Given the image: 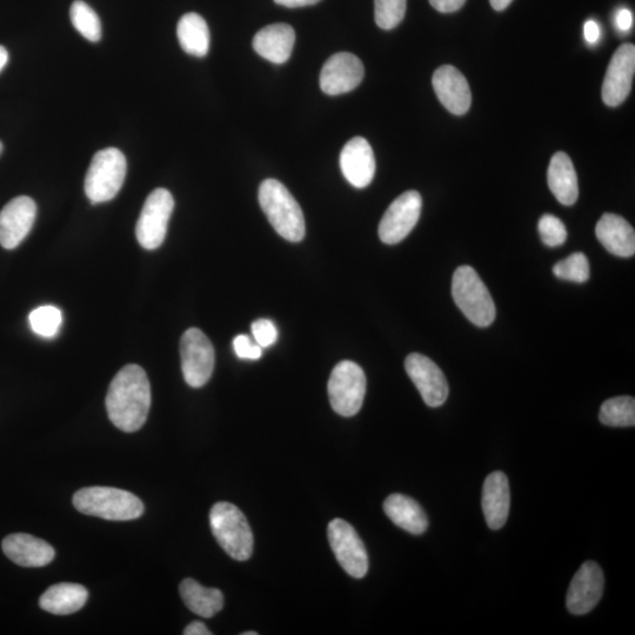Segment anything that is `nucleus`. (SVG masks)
Instances as JSON below:
<instances>
[{
  "label": "nucleus",
  "instance_id": "obj_21",
  "mask_svg": "<svg viewBox=\"0 0 635 635\" xmlns=\"http://www.w3.org/2000/svg\"><path fill=\"white\" fill-rule=\"evenodd\" d=\"M296 32L292 26L278 23L266 26L253 38V49L274 64H284L290 59Z\"/></svg>",
  "mask_w": 635,
  "mask_h": 635
},
{
  "label": "nucleus",
  "instance_id": "obj_4",
  "mask_svg": "<svg viewBox=\"0 0 635 635\" xmlns=\"http://www.w3.org/2000/svg\"><path fill=\"white\" fill-rule=\"evenodd\" d=\"M452 296L459 310L478 327L490 326L497 311L489 289L471 266H460L453 274Z\"/></svg>",
  "mask_w": 635,
  "mask_h": 635
},
{
  "label": "nucleus",
  "instance_id": "obj_35",
  "mask_svg": "<svg viewBox=\"0 0 635 635\" xmlns=\"http://www.w3.org/2000/svg\"><path fill=\"white\" fill-rule=\"evenodd\" d=\"M233 349L240 359L258 360L263 356V347H260L246 334H239L233 340Z\"/></svg>",
  "mask_w": 635,
  "mask_h": 635
},
{
  "label": "nucleus",
  "instance_id": "obj_30",
  "mask_svg": "<svg viewBox=\"0 0 635 635\" xmlns=\"http://www.w3.org/2000/svg\"><path fill=\"white\" fill-rule=\"evenodd\" d=\"M29 320L32 331L38 336L53 338L63 324V313L56 306H40L31 312Z\"/></svg>",
  "mask_w": 635,
  "mask_h": 635
},
{
  "label": "nucleus",
  "instance_id": "obj_13",
  "mask_svg": "<svg viewBox=\"0 0 635 635\" xmlns=\"http://www.w3.org/2000/svg\"><path fill=\"white\" fill-rule=\"evenodd\" d=\"M604 573L594 561L581 565L568 588L566 604L574 616H584L596 607L603 597Z\"/></svg>",
  "mask_w": 635,
  "mask_h": 635
},
{
  "label": "nucleus",
  "instance_id": "obj_11",
  "mask_svg": "<svg viewBox=\"0 0 635 635\" xmlns=\"http://www.w3.org/2000/svg\"><path fill=\"white\" fill-rule=\"evenodd\" d=\"M423 199L417 191H407L386 210L379 225L381 242L396 245L410 235L421 215Z\"/></svg>",
  "mask_w": 635,
  "mask_h": 635
},
{
  "label": "nucleus",
  "instance_id": "obj_8",
  "mask_svg": "<svg viewBox=\"0 0 635 635\" xmlns=\"http://www.w3.org/2000/svg\"><path fill=\"white\" fill-rule=\"evenodd\" d=\"M173 209L175 199L165 189H157L147 197L136 226L138 243L145 250H157L164 243Z\"/></svg>",
  "mask_w": 635,
  "mask_h": 635
},
{
  "label": "nucleus",
  "instance_id": "obj_17",
  "mask_svg": "<svg viewBox=\"0 0 635 635\" xmlns=\"http://www.w3.org/2000/svg\"><path fill=\"white\" fill-rule=\"evenodd\" d=\"M432 84L440 103L453 115L463 116L470 110L472 104L470 85L457 68L452 65L441 66L434 72Z\"/></svg>",
  "mask_w": 635,
  "mask_h": 635
},
{
  "label": "nucleus",
  "instance_id": "obj_12",
  "mask_svg": "<svg viewBox=\"0 0 635 635\" xmlns=\"http://www.w3.org/2000/svg\"><path fill=\"white\" fill-rule=\"evenodd\" d=\"M405 369L426 405L439 407L445 404L450 393L449 383L436 363L423 354L412 353L405 360Z\"/></svg>",
  "mask_w": 635,
  "mask_h": 635
},
{
  "label": "nucleus",
  "instance_id": "obj_33",
  "mask_svg": "<svg viewBox=\"0 0 635 635\" xmlns=\"http://www.w3.org/2000/svg\"><path fill=\"white\" fill-rule=\"evenodd\" d=\"M541 240L546 246L557 247L563 245L567 239L565 224L552 215H544L538 225Z\"/></svg>",
  "mask_w": 635,
  "mask_h": 635
},
{
  "label": "nucleus",
  "instance_id": "obj_42",
  "mask_svg": "<svg viewBox=\"0 0 635 635\" xmlns=\"http://www.w3.org/2000/svg\"><path fill=\"white\" fill-rule=\"evenodd\" d=\"M9 62V52L6 51L4 46L0 45V72L5 68Z\"/></svg>",
  "mask_w": 635,
  "mask_h": 635
},
{
  "label": "nucleus",
  "instance_id": "obj_40",
  "mask_svg": "<svg viewBox=\"0 0 635 635\" xmlns=\"http://www.w3.org/2000/svg\"><path fill=\"white\" fill-rule=\"evenodd\" d=\"M278 5L286 6V8H304V6L314 5L320 0H274Z\"/></svg>",
  "mask_w": 635,
  "mask_h": 635
},
{
  "label": "nucleus",
  "instance_id": "obj_22",
  "mask_svg": "<svg viewBox=\"0 0 635 635\" xmlns=\"http://www.w3.org/2000/svg\"><path fill=\"white\" fill-rule=\"evenodd\" d=\"M597 238L614 256L628 258L635 253L634 229L626 219L614 213H605L596 227Z\"/></svg>",
  "mask_w": 635,
  "mask_h": 635
},
{
  "label": "nucleus",
  "instance_id": "obj_16",
  "mask_svg": "<svg viewBox=\"0 0 635 635\" xmlns=\"http://www.w3.org/2000/svg\"><path fill=\"white\" fill-rule=\"evenodd\" d=\"M36 216L35 200L26 196L12 199L0 212V245L6 250L16 249L28 237Z\"/></svg>",
  "mask_w": 635,
  "mask_h": 635
},
{
  "label": "nucleus",
  "instance_id": "obj_32",
  "mask_svg": "<svg viewBox=\"0 0 635 635\" xmlns=\"http://www.w3.org/2000/svg\"><path fill=\"white\" fill-rule=\"evenodd\" d=\"M406 0H374V18L380 29L392 30L403 22Z\"/></svg>",
  "mask_w": 635,
  "mask_h": 635
},
{
  "label": "nucleus",
  "instance_id": "obj_24",
  "mask_svg": "<svg viewBox=\"0 0 635 635\" xmlns=\"http://www.w3.org/2000/svg\"><path fill=\"white\" fill-rule=\"evenodd\" d=\"M384 511L394 524L403 528L406 532L420 536L427 527L429 519L416 500L404 496V494H392L385 500Z\"/></svg>",
  "mask_w": 635,
  "mask_h": 635
},
{
  "label": "nucleus",
  "instance_id": "obj_36",
  "mask_svg": "<svg viewBox=\"0 0 635 635\" xmlns=\"http://www.w3.org/2000/svg\"><path fill=\"white\" fill-rule=\"evenodd\" d=\"M466 0H430L433 9L441 13H452L460 10L465 5Z\"/></svg>",
  "mask_w": 635,
  "mask_h": 635
},
{
  "label": "nucleus",
  "instance_id": "obj_26",
  "mask_svg": "<svg viewBox=\"0 0 635 635\" xmlns=\"http://www.w3.org/2000/svg\"><path fill=\"white\" fill-rule=\"evenodd\" d=\"M184 604L197 616L206 619L215 617L223 610L224 596L217 588H207L193 579H185L179 586Z\"/></svg>",
  "mask_w": 635,
  "mask_h": 635
},
{
  "label": "nucleus",
  "instance_id": "obj_43",
  "mask_svg": "<svg viewBox=\"0 0 635 635\" xmlns=\"http://www.w3.org/2000/svg\"><path fill=\"white\" fill-rule=\"evenodd\" d=\"M3 150H4L3 143L0 142V156H2Z\"/></svg>",
  "mask_w": 635,
  "mask_h": 635
},
{
  "label": "nucleus",
  "instance_id": "obj_23",
  "mask_svg": "<svg viewBox=\"0 0 635 635\" xmlns=\"http://www.w3.org/2000/svg\"><path fill=\"white\" fill-rule=\"evenodd\" d=\"M547 182L559 203L566 206L576 204L579 196L577 172L565 152H558L552 157Z\"/></svg>",
  "mask_w": 635,
  "mask_h": 635
},
{
  "label": "nucleus",
  "instance_id": "obj_34",
  "mask_svg": "<svg viewBox=\"0 0 635 635\" xmlns=\"http://www.w3.org/2000/svg\"><path fill=\"white\" fill-rule=\"evenodd\" d=\"M254 342L260 347H270L277 342L278 330L269 319H259L251 326Z\"/></svg>",
  "mask_w": 635,
  "mask_h": 635
},
{
  "label": "nucleus",
  "instance_id": "obj_7",
  "mask_svg": "<svg viewBox=\"0 0 635 635\" xmlns=\"http://www.w3.org/2000/svg\"><path fill=\"white\" fill-rule=\"evenodd\" d=\"M327 390L334 412L343 417L356 416L366 394V376L362 367L350 360L339 363L331 373Z\"/></svg>",
  "mask_w": 635,
  "mask_h": 635
},
{
  "label": "nucleus",
  "instance_id": "obj_20",
  "mask_svg": "<svg viewBox=\"0 0 635 635\" xmlns=\"http://www.w3.org/2000/svg\"><path fill=\"white\" fill-rule=\"evenodd\" d=\"M481 504H483L486 523L491 530L503 528L511 506L510 484L505 473L493 472L486 478Z\"/></svg>",
  "mask_w": 635,
  "mask_h": 635
},
{
  "label": "nucleus",
  "instance_id": "obj_18",
  "mask_svg": "<svg viewBox=\"0 0 635 635\" xmlns=\"http://www.w3.org/2000/svg\"><path fill=\"white\" fill-rule=\"evenodd\" d=\"M340 169L352 186L364 189L376 175V158L369 142L363 137H354L340 153Z\"/></svg>",
  "mask_w": 635,
  "mask_h": 635
},
{
  "label": "nucleus",
  "instance_id": "obj_31",
  "mask_svg": "<svg viewBox=\"0 0 635 635\" xmlns=\"http://www.w3.org/2000/svg\"><path fill=\"white\" fill-rule=\"evenodd\" d=\"M554 276L568 282L585 283L590 279V263L584 253H573L553 267Z\"/></svg>",
  "mask_w": 635,
  "mask_h": 635
},
{
  "label": "nucleus",
  "instance_id": "obj_15",
  "mask_svg": "<svg viewBox=\"0 0 635 635\" xmlns=\"http://www.w3.org/2000/svg\"><path fill=\"white\" fill-rule=\"evenodd\" d=\"M365 75L362 60L349 52L333 55L320 73V88L329 96L344 95L358 88Z\"/></svg>",
  "mask_w": 635,
  "mask_h": 635
},
{
  "label": "nucleus",
  "instance_id": "obj_29",
  "mask_svg": "<svg viewBox=\"0 0 635 635\" xmlns=\"http://www.w3.org/2000/svg\"><path fill=\"white\" fill-rule=\"evenodd\" d=\"M70 18L72 25L85 39L92 43H97L102 39V23H100L95 10L83 0H76L72 4Z\"/></svg>",
  "mask_w": 635,
  "mask_h": 635
},
{
  "label": "nucleus",
  "instance_id": "obj_9",
  "mask_svg": "<svg viewBox=\"0 0 635 635\" xmlns=\"http://www.w3.org/2000/svg\"><path fill=\"white\" fill-rule=\"evenodd\" d=\"M180 357L184 379L191 387H202L215 370V349L205 334L192 327L180 340Z\"/></svg>",
  "mask_w": 635,
  "mask_h": 635
},
{
  "label": "nucleus",
  "instance_id": "obj_41",
  "mask_svg": "<svg viewBox=\"0 0 635 635\" xmlns=\"http://www.w3.org/2000/svg\"><path fill=\"white\" fill-rule=\"evenodd\" d=\"M512 2L513 0H490L492 8L497 11H504Z\"/></svg>",
  "mask_w": 635,
  "mask_h": 635
},
{
  "label": "nucleus",
  "instance_id": "obj_6",
  "mask_svg": "<svg viewBox=\"0 0 635 635\" xmlns=\"http://www.w3.org/2000/svg\"><path fill=\"white\" fill-rule=\"evenodd\" d=\"M127 163L124 153L109 147L96 153L85 178V193L92 204L110 202L125 182Z\"/></svg>",
  "mask_w": 635,
  "mask_h": 635
},
{
  "label": "nucleus",
  "instance_id": "obj_39",
  "mask_svg": "<svg viewBox=\"0 0 635 635\" xmlns=\"http://www.w3.org/2000/svg\"><path fill=\"white\" fill-rule=\"evenodd\" d=\"M185 635H211L212 632L207 628V626L200 621H193L189 626H187L184 630Z\"/></svg>",
  "mask_w": 635,
  "mask_h": 635
},
{
  "label": "nucleus",
  "instance_id": "obj_28",
  "mask_svg": "<svg viewBox=\"0 0 635 635\" xmlns=\"http://www.w3.org/2000/svg\"><path fill=\"white\" fill-rule=\"evenodd\" d=\"M599 420L606 426L633 427L635 425V400L632 397H616L600 407Z\"/></svg>",
  "mask_w": 635,
  "mask_h": 635
},
{
  "label": "nucleus",
  "instance_id": "obj_10",
  "mask_svg": "<svg viewBox=\"0 0 635 635\" xmlns=\"http://www.w3.org/2000/svg\"><path fill=\"white\" fill-rule=\"evenodd\" d=\"M334 556L347 574L362 579L369 572V556L363 540L354 528L343 519H334L327 528Z\"/></svg>",
  "mask_w": 635,
  "mask_h": 635
},
{
  "label": "nucleus",
  "instance_id": "obj_14",
  "mask_svg": "<svg viewBox=\"0 0 635 635\" xmlns=\"http://www.w3.org/2000/svg\"><path fill=\"white\" fill-rule=\"evenodd\" d=\"M634 72L635 46L623 44L614 52L601 90V96L607 106L617 108L625 102L632 89Z\"/></svg>",
  "mask_w": 635,
  "mask_h": 635
},
{
  "label": "nucleus",
  "instance_id": "obj_38",
  "mask_svg": "<svg viewBox=\"0 0 635 635\" xmlns=\"http://www.w3.org/2000/svg\"><path fill=\"white\" fill-rule=\"evenodd\" d=\"M584 35L588 44H596L600 39V28L594 20H588L584 26Z\"/></svg>",
  "mask_w": 635,
  "mask_h": 635
},
{
  "label": "nucleus",
  "instance_id": "obj_3",
  "mask_svg": "<svg viewBox=\"0 0 635 635\" xmlns=\"http://www.w3.org/2000/svg\"><path fill=\"white\" fill-rule=\"evenodd\" d=\"M73 505L86 516L113 521L137 519L144 513L142 500L113 487H85L73 496Z\"/></svg>",
  "mask_w": 635,
  "mask_h": 635
},
{
  "label": "nucleus",
  "instance_id": "obj_1",
  "mask_svg": "<svg viewBox=\"0 0 635 635\" xmlns=\"http://www.w3.org/2000/svg\"><path fill=\"white\" fill-rule=\"evenodd\" d=\"M151 407V386L142 367L126 365L111 381L106 410L112 424L132 433L142 429Z\"/></svg>",
  "mask_w": 635,
  "mask_h": 635
},
{
  "label": "nucleus",
  "instance_id": "obj_5",
  "mask_svg": "<svg viewBox=\"0 0 635 635\" xmlns=\"http://www.w3.org/2000/svg\"><path fill=\"white\" fill-rule=\"evenodd\" d=\"M213 536L232 559L246 561L253 552V534L242 511L230 503H217L210 513Z\"/></svg>",
  "mask_w": 635,
  "mask_h": 635
},
{
  "label": "nucleus",
  "instance_id": "obj_19",
  "mask_svg": "<svg viewBox=\"0 0 635 635\" xmlns=\"http://www.w3.org/2000/svg\"><path fill=\"white\" fill-rule=\"evenodd\" d=\"M3 551L13 563L23 567H43L55 559L56 552L46 541L30 534H10L3 540Z\"/></svg>",
  "mask_w": 635,
  "mask_h": 635
},
{
  "label": "nucleus",
  "instance_id": "obj_44",
  "mask_svg": "<svg viewBox=\"0 0 635 635\" xmlns=\"http://www.w3.org/2000/svg\"><path fill=\"white\" fill-rule=\"evenodd\" d=\"M257 632H245L243 635H257Z\"/></svg>",
  "mask_w": 635,
  "mask_h": 635
},
{
  "label": "nucleus",
  "instance_id": "obj_37",
  "mask_svg": "<svg viewBox=\"0 0 635 635\" xmlns=\"http://www.w3.org/2000/svg\"><path fill=\"white\" fill-rule=\"evenodd\" d=\"M616 25L619 31L627 32L632 29L633 26V15L630 10L621 9L617 13L616 17Z\"/></svg>",
  "mask_w": 635,
  "mask_h": 635
},
{
  "label": "nucleus",
  "instance_id": "obj_2",
  "mask_svg": "<svg viewBox=\"0 0 635 635\" xmlns=\"http://www.w3.org/2000/svg\"><path fill=\"white\" fill-rule=\"evenodd\" d=\"M259 203L279 236L292 243L302 242L306 232L302 207L282 183L264 180L259 187Z\"/></svg>",
  "mask_w": 635,
  "mask_h": 635
},
{
  "label": "nucleus",
  "instance_id": "obj_25",
  "mask_svg": "<svg viewBox=\"0 0 635 635\" xmlns=\"http://www.w3.org/2000/svg\"><path fill=\"white\" fill-rule=\"evenodd\" d=\"M88 598L89 592L84 586L62 583L48 588L40 597L39 606L56 616H68L82 610Z\"/></svg>",
  "mask_w": 635,
  "mask_h": 635
},
{
  "label": "nucleus",
  "instance_id": "obj_27",
  "mask_svg": "<svg viewBox=\"0 0 635 635\" xmlns=\"http://www.w3.org/2000/svg\"><path fill=\"white\" fill-rule=\"evenodd\" d=\"M177 36L182 49L191 56L203 58L210 50V30L202 16L198 13H186L180 18Z\"/></svg>",
  "mask_w": 635,
  "mask_h": 635
}]
</instances>
